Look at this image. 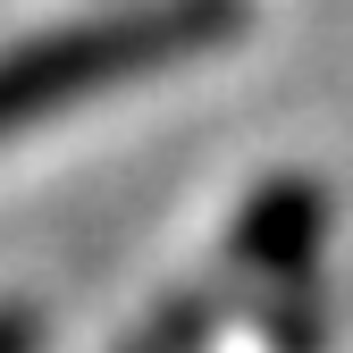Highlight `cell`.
I'll return each mask as SVG.
<instances>
[{"mask_svg":"<svg viewBox=\"0 0 353 353\" xmlns=\"http://www.w3.org/2000/svg\"><path fill=\"white\" fill-rule=\"evenodd\" d=\"M244 26H252V0H126V9H101V17L42 26L0 51V143L34 135L68 101L194 68L210 51H228Z\"/></svg>","mask_w":353,"mask_h":353,"instance_id":"6da1fadb","label":"cell"},{"mask_svg":"<svg viewBox=\"0 0 353 353\" xmlns=\"http://www.w3.org/2000/svg\"><path fill=\"white\" fill-rule=\"evenodd\" d=\"M320 236H328V194L320 176H270L228 228V278L244 286H270V294H294L320 261Z\"/></svg>","mask_w":353,"mask_h":353,"instance_id":"7a4b0ae2","label":"cell"},{"mask_svg":"<svg viewBox=\"0 0 353 353\" xmlns=\"http://www.w3.org/2000/svg\"><path fill=\"white\" fill-rule=\"evenodd\" d=\"M210 328H219V294H176L168 312L135 336V353H202Z\"/></svg>","mask_w":353,"mask_h":353,"instance_id":"3957f363","label":"cell"},{"mask_svg":"<svg viewBox=\"0 0 353 353\" xmlns=\"http://www.w3.org/2000/svg\"><path fill=\"white\" fill-rule=\"evenodd\" d=\"M42 345V312L34 303H0V353H34Z\"/></svg>","mask_w":353,"mask_h":353,"instance_id":"277c9868","label":"cell"}]
</instances>
